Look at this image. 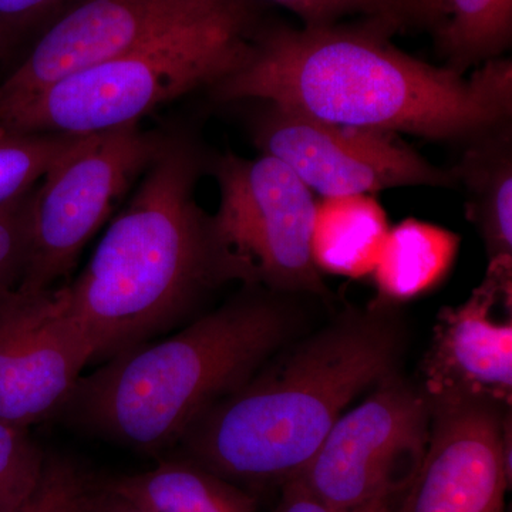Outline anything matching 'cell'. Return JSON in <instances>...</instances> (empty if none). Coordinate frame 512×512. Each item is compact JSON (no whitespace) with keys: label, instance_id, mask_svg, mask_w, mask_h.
Segmentation results:
<instances>
[{"label":"cell","instance_id":"cell-25","mask_svg":"<svg viewBox=\"0 0 512 512\" xmlns=\"http://www.w3.org/2000/svg\"><path fill=\"white\" fill-rule=\"evenodd\" d=\"M397 500H376L352 508H336L326 504L305 487L299 478L282 485L281 500L274 512H393Z\"/></svg>","mask_w":512,"mask_h":512},{"label":"cell","instance_id":"cell-16","mask_svg":"<svg viewBox=\"0 0 512 512\" xmlns=\"http://www.w3.org/2000/svg\"><path fill=\"white\" fill-rule=\"evenodd\" d=\"M460 237L450 229L407 218L389 229L373 271L377 301L407 302L436 288L456 261Z\"/></svg>","mask_w":512,"mask_h":512},{"label":"cell","instance_id":"cell-22","mask_svg":"<svg viewBox=\"0 0 512 512\" xmlns=\"http://www.w3.org/2000/svg\"><path fill=\"white\" fill-rule=\"evenodd\" d=\"M256 2V0H254ZM284 6L303 20L306 28L339 25L348 16H362L396 32L416 22L413 0H265Z\"/></svg>","mask_w":512,"mask_h":512},{"label":"cell","instance_id":"cell-1","mask_svg":"<svg viewBox=\"0 0 512 512\" xmlns=\"http://www.w3.org/2000/svg\"><path fill=\"white\" fill-rule=\"evenodd\" d=\"M393 33L377 22L258 30L247 62L211 87L212 99L434 141H470L511 121L510 59L466 77L407 55Z\"/></svg>","mask_w":512,"mask_h":512},{"label":"cell","instance_id":"cell-2","mask_svg":"<svg viewBox=\"0 0 512 512\" xmlns=\"http://www.w3.org/2000/svg\"><path fill=\"white\" fill-rule=\"evenodd\" d=\"M386 306L345 313L266 362L191 424L183 457L245 490L298 477L346 406L397 372L404 333Z\"/></svg>","mask_w":512,"mask_h":512},{"label":"cell","instance_id":"cell-21","mask_svg":"<svg viewBox=\"0 0 512 512\" xmlns=\"http://www.w3.org/2000/svg\"><path fill=\"white\" fill-rule=\"evenodd\" d=\"M96 484L73 458L46 454L39 483L15 512H93Z\"/></svg>","mask_w":512,"mask_h":512},{"label":"cell","instance_id":"cell-13","mask_svg":"<svg viewBox=\"0 0 512 512\" xmlns=\"http://www.w3.org/2000/svg\"><path fill=\"white\" fill-rule=\"evenodd\" d=\"M511 295L512 259H494L466 302L441 309L421 363L431 404L483 400L510 409Z\"/></svg>","mask_w":512,"mask_h":512},{"label":"cell","instance_id":"cell-6","mask_svg":"<svg viewBox=\"0 0 512 512\" xmlns=\"http://www.w3.org/2000/svg\"><path fill=\"white\" fill-rule=\"evenodd\" d=\"M220 190L211 232L222 282L326 296L313 264L315 194L278 158L225 153L210 164Z\"/></svg>","mask_w":512,"mask_h":512},{"label":"cell","instance_id":"cell-3","mask_svg":"<svg viewBox=\"0 0 512 512\" xmlns=\"http://www.w3.org/2000/svg\"><path fill=\"white\" fill-rule=\"evenodd\" d=\"M204 170L200 148L168 136L82 274L60 286L67 311L92 345L93 362L173 328L222 284L211 215L195 197Z\"/></svg>","mask_w":512,"mask_h":512},{"label":"cell","instance_id":"cell-15","mask_svg":"<svg viewBox=\"0 0 512 512\" xmlns=\"http://www.w3.org/2000/svg\"><path fill=\"white\" fill-rule=\"evenodd\" d=\"M389 229L375 195L320 198L313 217V264L320 274L366 278L375 271Z\"/></svg>","mask_w":512,"mask_h":512},{"label":"cell","instance_id":"cell-11","mask_svg":"<svg viewBox=\"0 0 512 512\" xmlns=\"http://www.w3.org/2000/svg\"><path fill=\"white\" fill-rule=\"evenodd\" d=\"M92 362L60 286L0 298V419L30 427L57 416Z\"/></svg>","mask_w":512,"mask_h":512},{"label":"cell","instance_id":"cell-20","mask_svg":"<svg viewBox=\"0 0 512 512\" xmlns=\"http://www.w3.org/2000/svg\"><path fill=\"white\" fill-rule=\"evenodd\" d=\"M46 454L37 446L29 427L0 419V512H15L33 493Z\"/></svg>","mask_w":512,"mask_h":512},{"label":"cell","instance_id":"cell-18","mask_svg":"<svg viewBox=\"0 0 512 512\" xmlns=\"http://www.w3.org/2000/svg\"><path fill=\"white\" fill-rule=\"evenodd\" d=\"M416 22L426 23L447 67L466 73L498 59L510 46L512 0H413Z\"/></svg>","mask_w":512,"mask_h":512},{"label":"cell","instance_id":"cell-24","mask_svg":"<svg viewBox=\"0 0 512 512\" xmlns=\"http://www.w3.org/2000/svg\"><path fill=\"white\" fill-rule=\"evenodd\" d=\"M33 188L15 200L0 205V298L15 291L25 275L29 258V210Z\"/></svg>","mask_w":512,"mask_h":512},{"label":"cell","instance_id":"cell-5","mask_svg":"<svg viewBox=\"0 0 512 512\" xmlns=\"http://www.w3.org/2000/svg\"><path fill=\"white\" fill-rule=\"evenodd\" d=\"M258 30L252 5L158 37L0 111V133L83 137L136 126L158 107L234 73Z\"/></svg>","mask_w":512,"mask_h":512},{"label":"cell","instance_id":"cell-4","mask_svg":"<svg viewBox=\"0 0 512 512\" xmlns=\"http://www.w3.org/2000/svg\"><path fill=\"white\" fill-rule=\"evenodd\" d=\"M292 323L278 299L242 293L177 335L126 350L80 377L57 416L137 453L160 456L268 362L291 336Z\"/></svg>","mask_w":512,"mask_h":512},{"label":"cell","instance_id":"cell-12","mask_svg":"<svg viewBox=\"0 0 512 512\" xmlns=\"http://www.w3.org/2000/svg\"><path fill=\"white\" fill-rule=\"evenodd\" d=\"M483 400L431 404L429 447L393 512H507L511 423Z\"/></svg>","mask_w":512,"mask_h":512},{"label":"cell","instance_id":"cell-19","mask_svg":"<svg viewBox=\"0 0 512 512\" xmlns=\"http://www.w3.org/2000/svg\"><path fill=\"white\" fill-rule=\"evenodd\" d=\"M83 137L0 133V205L32 190Z\"/></svg>","mask_w":512,"mask_h":512},{"label":"cell","instance_id":"cell-23","mask_svg":"<svg viewBox=\"0 0 512 512\" xmlns=\"http://www.w3.org/2000/svg\"><path fill=\"white\" fill-rule=\"evenodd\" d=\"M82 0H0V60L26 40H35Z\"/></svg>","mask_w":512,"mask_h":512},{"label":"cell","instance_id":"cell-26","mask_svg":"<svg viewBox=\"0 0 512 512\" xmlns=\"http://www.w3.org/2000/svg\"><path fill=\"white\" fill-rule=\"evenodd\" d=\"M93 512H151L111 487L107 480H97L93 497Z\"/></svg>","mask_w":512,"mask_h":512},{"label":"cell","instance_id":"cell-10","mask_svg":"<svg viewBox=\"0 0 512 512\" xmlns=\"http://www.w3.org/2000/svg\"><path fill=\"white\" fill-rule=\"evenodd\" d=\"M252 5L254 0H82L43 30L0 80V111L67 74Z\"/></svg>","mask_w":512,"mask_h":512},{"label":"cell","instance_id":"cell-14","mask_svg":"<svg viewBox=\"0 0 512 512\" xmlns=\"http://www.w3.org/2000/svg\"><path fill=\"white\" fill-rule=\"evenodd\" d=\"M453 168L454 181L466 192L468 221L476 225L490 261L512 259L511 121L468 141Z\"/></svg>","mask_w":512,"mask_h":512},{"label":"cell","instance_id":"cell-17","mask_svg":"<svg viewBox=\"0 0 512 512\" xmlns=\"http://www.w3.org/2000/svg\"><path fill=\"white\" fill-rule=\"evenodd\" d=\"M107 483L151 512H256L248 490L185 457L161 458L153 470Z\"/></svg>","mask_w":512,"mask_h":512},{"label":"cell","instance_id":"cell-7","mask_svg":"<svg viewBox=\"0 0 512 512\" xmlns=\"http://www.w3.org/2000/svg\"><path fill=\"white\" fill-rule=\"evenodd\" d=\"M167 140L138 124L121 127L83 137L53 165L30 198L29 258L18 288H56Z\"/></svg>","mask_w":512,"mask_h":512},{"label":"cell","instance_id":"cell-8","mask_svg":"<svg viewBox=\"0 0 512 512\" xmlns=\"http://www.w3.org/2000/svg\"><path fill=\"white\" fill-rule=\"evenodd\" d=\"M342 414L299 480L326 504L352 508L399 500L416 477L431 433V403L399 373Z\"/></svg>","mask_w":512,"mask_h":512},{"label":"cell","instance_id":"cell-9","mask_svg":"<svg viewBox=\"0 0 512 512\" xmlns=\"http://www.w3.org/2000/svg\"><path fill=\"white\" fill-rule=\"evenodd\" d=\"M251 136L261 154L278 158L320 198L456 187L450 170L431 164L399 134L340 126L261 103Z\"/></svg>","mask_w":512,"mask_h":512}]
</instances>
